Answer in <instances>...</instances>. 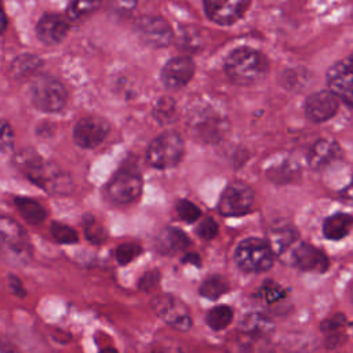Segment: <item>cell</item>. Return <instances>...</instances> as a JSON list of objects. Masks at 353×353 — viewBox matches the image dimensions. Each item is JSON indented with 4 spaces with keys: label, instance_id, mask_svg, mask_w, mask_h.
<instances>
[{
    "label": "cell",
    "instance_id": "cell-18",
    "mask_svg": "<svg viewBox=\"0 0 353 353\" xmlns=\"http://www.w3.org/2000/svg\"><path fill=\"white\" fill-rule=\"evenodd\" d=\"M292 262L305 272L323 273L328 269V258L325 254L307 243H299L292 250Z\"/></svg>",
    "mask_w": 353,
    "mask_h": 353
},
{
    "label": "cell",
    "instance_id": "cell-41",
    "mask_svg": "<svg viewBox=\"0 0 353 353\" xmlns=\"http://www.w3.org/2000/svg\"><path fill=\"white\" fill-rule=\"evenodd\" d=\"M8 287L11 290V292L19 298H23L25 296V288L21 283V280L14 276V274H8Z\"/></svg>",
    "mask_w": 353,
    "mask_h": 353
},
{
    "label": "cell",
    "instance_id": "cell-20",
    "mask_svg": "<svg viewBox=\"0 0 353 353\" xmlns=\"http://www.w3.org/2000/svg\"><path fill=\"white\" fill-rule=\"evenodd\" d=\"M339 154V146L332 139H319L313 143L307 154V163L313 170H320L328 165Z\"/></svg>",
    "mask_w": 353,
    "mask_h": 353
},
{
    "label": "cell",
    "instance_id": "cell-44",
    "mask_svg": "<svg viewBox=\"0 0 353 353\" xmlns=\"http://www.w3.org/2000/svg\"><path fill=\"white\" fill-rule=\"evenodd\" d=\"M99 353H117V350L114 347H103L99 350Z\"/></svg>",
    "mask_w": 353,
    "mask_h": 353
},
{
    "label": "cell",
    "instance_id": "cell-30",
    "mask_svg": "<svg viewBox=\"0 0 353 353\" xmlns=\"http://www.w3.org/2000/svg\"><path fill=\"white\" fill-rule=\"evenodd\" d=\"M98 7H99L98 1H72L66 8V15L69 19L77 21L91 14Z\"/></svg>",
    "mask_w": 353,
    "mask_h": 353
},
{
    "label": "cell",
    "instance_id": "cell-40",
    "mask_svg": "<svg viewBox=\"0 0 353 353\" xmlns=\"http://www.w3.org/2000/svg\"><path fill=\"white\" fill-rule=\"evenodd\" d=\"M150 353H182V352L179 346L172 342H159L152 347Z\"/></svg>",
    "mask_w": 353,
    "mask_h": 353
},
{
    "label": "cell",
    "instance_id": "cell-11",
    "mask_svg": "<svg viewBox=\"0 0 353 353\" xmlns=\"http://www.w3.org/2000/svg\"><path fill=\"white\" fill-rule=\"evenodd\" d=\"M327 84L330 91L353 108V51L330 66Z\"/></svg>",
    "mask_w": 353,
    "mask_h": 353
},
{
    "label": "cell",
    "instance_id": "cell-42",
    "mask_svg": "<svg viewBox=\"0 0 353 353\" xmlns=\"http://www.w3.org/2000/svg\"><path fill=\"white\" fill-rule=\"evenodd\" d=\"M339 197L346 203H353V179L346 188H343V190H341Z\"/></svg>",
    "mask_w": 353,
    "mask_h": 353
},
{
    "label": "cell",
    "instance_id": "cell-45",
    "mask_svg": "<svg viewBox=\"0 0 353 353\" xmlns=\"http://www.w3.org/2000/svg\"><path fill=\"white\" fill-rule=\"evenodd\" d=\"M1 22H3V32L6 30V26H7V18H6V14H4V11H1Z\"/></svg>",
    "mask_w": 353,
    "mask_h": 353
},
{
    "label": "cell",
    "instance_id": "cell-8",
    "mask_svg": "<svg viewBox=\"0 0 353 353\" xmlns=\"http://www.w3.org/2000/svg\"><path fill=\"white\" fill-rule=\"evenodd\" d=\"M254 190L244 181L229 182L221 193L218 210L225 216H237L247 214L254 204Z\"/></svg>",
    "mask_w": 353,
    "mask_h": 353
},
{
    "label": "cell",
    "instance_id": "cell-2",
    "mask_svg": "<svg viewBox=\"0 0 353 353\" xmlns=\"http://www.w3.org/2000/svg\"><path fill=\"white\" fill-rule=\"evenodd\" d=\"M186 127L190 134L200 142L216 143L229 130L226 116L207 103H197L189 110Z\"/></svg>",
    "mask_w": 353,
    "mask_h": 353
},
{
    "label": "cell",
    "instance_id": "cell-39",
    "mask_svg": "<svg viewBox=\"0 0 353 353\" xmlns=\"http://www.w3.org/2000/svg\"><path fill=\"white\" fill-rule=\"evenodd\" d=\"M343 323H345L343 316H341V314H335L334 317H331V319L325 320V321L321 324V330H323L324 332H328V334L335 335V334L338 332V330L343 325Z\"/></svg>",
    "mask_w": 353,
    "mask_h": 353
},
{
    "label": "cell",
    "instance_id": "cell-6",
    "mask_svg": "<svg viewBox=\"0 0 353 353\" xmlns=\"http://www.w3.org/2000/svg\"><path fill=\"white\" fill-rule=\"evenodd\" d=\"M183 150L185 143L182 137L175 131H165L150 142L146 152V159L154 168H171L181 161Z\"/></svg>",
    "mask_w": 353,
    "mask_h": 353
},
{
    "label": "cell",
    "instance_id": "cell-27",
    "mask_svg": "<svg viewBox=\"0 0 353 353\" xmlns=\"http://www.w3.org/2000/svg\"><path fill=\"white\" fill-rule=\"evenodd\" d=\"M233 319V309L228 305H219L208 310L205 316V321L210 328L214 331L225 330Z\"/></svg>",
    "mask_w": 353,
    "mask_h": 353
},
{
    "label": "cell",
    "instance_id": "cell-9",
    "mask_svg": "<svg viewBox=\"0 0 353 353\" xmlns=\"http://www.w3.org/2000/svg\"><path fill=\"white\" fill-rule=\"evenodd\" d=\"M135 33L139 40L152 48L170 46L174 37L171 25L159 15H142L135 21Z\"/></svg>",
    "mask_w": 353,
    "mask_h": 353
},
{
    "label": "cell",
    "instance_id": "cell-17",
    "mask_svg": "<svg viewBox=\"0 0 353 353\" xmlns=\"http://www.w3.org/2000/svg\"><path fill=\"white\" fill-rule=\"evenodd\" d=\"M69 30V23L65 17L54 12H46L40 17L36 25V36L46 46L59 44Z\"/></svg>",
    "mask_w": 353,
    "mask_h": 353
},
{
    "label": "cell",
    "instance_id": "cell-31",
    "mask_svg": "<svg viewBox=\"0 0 353 353\" xmlns=\"http://www.w3.org/2000/svg\"><path fill=\"white\" fill-rule=\"evenodd\" d=\"M175 211L178 214V216L183 222H188V223H193L194 221H197L201 216L200 208L194 203H192L186 199H181V200L176 201Z\"/></svg>",
    "mask_w": 353,
    "mask_h": 353
},
{
    "label": "cell",
    "instance_id": "cell-38",
    "mask_svg": "<svg viewBox=\"0 0 353 353\" xmlns=\"http://www.w3.org/2000/svg\"><path fill=\"white\" fill-rule=\"evenodd\" d=\"M159 279H160V273L157 270H150V272H146L141 280H139V287L141 290H145V291H150L152 288L156 287V284L159 283Z\"/></svg>",
    "mask_w": 353,
    "mask_h": 353
},
{
    "label": "cell",
    "instance_id": "cell-33",
    "mask_svg": "<svg viewBox=\"0 0 353 353\" xmlns=\"http://www.w3.org/2000/svg\"><path fill=\"white\" fill-rule=\"evenodd\" d=\"M52 237L61 243V244H73L77 241V233L70 226L61 223V222H52L50 226Z\"/></svg>",
    "mask_w": 353,
    "mask_h": 353
},
{
    "label": "cell",
    "instance_id": "cell-23",
    "mask_svg": "<svg viewBox=\"0 0 353 353\" xmlns=\"http://www.w3.org/2000/svg\"><path fill=\"white\" fill-rule=\"evenodd\" d=\"M14 204L18 208L19 214L22 215V218L32 225H39L41 223L46 216V208L36 200L30 199V197H23V196H17L14 199Z\"/></svg>",
    "mask_w": 353,
    "mask_h": 353
},
{
    "label": "cell",
    "instance_id": "cell-19",
    "mask_svg": "<svg viewBox=\"0 0 353 353\" xmlns=\"http://www.w3.org/2000/svg\"><path fill=\"white\" fill-rule=\"evenodd\" d=\"M189 247V237L176 228H165L156 237V248L164 255H174Z\"/></svg>",
    "mask_w": 353,
    "mask_h": 353
},
{
    "label": "cell",
    "instance_id": "cell-14",
    "mask_svg": "<svg viewBox=\"0 0 353 353\" xmlns=\"http://www.w3.org/2000/svg\"><path fill=\"white\" fill-rule=\"evenodd\" d=\"M339 106V98L330 90H321L310 94L305 101L306 117L313 123H324L335 116Z\"/></svg>",
    "mask_w": 353,
    "mask_h": 353
},
{
    "label": "cell",
    "instance_id": "cell-15",
    "mask_svg": "<svg viewBox=\"0 0 353 353\" xmlns=\"http://www.w3.org/2000/svg\"><path fill=\"white\" fill-rule=\"evenodd\" d=\"M0 234L3 247L17 256L25 259L30 256V244L25 230L11 218L3 216L0 221Z\"/></svg>",
    "mask_w": 353,
    "mask_h": 353
},
{
    "label": "cell",
    "instance_id": "cell-1",
    "mask_svg": "<svg viewBox=\"0 0 353 353\" xmlns=\"http://www.w3.org/2000/svg\"><path fill=\"white\" fill-rule=\"evenodd\" d=\"M269 70L266 55L251 47H239L225 58V72L237 85H252L265 79Z\"/></svg>",
    "mask_w": 353,
    "mask_h": 353
},
{
    "label": "cell",
    "instance_id": "cell-34",
    "mask_svg": "<svg viewBox=\"0 0 353 353\" xmlns=\"http://www.w3.org/2000/svg\"><path fill=\"white\" fill-rule=\"evenodd\" d=\"M141 252H142V248H141L139 244H137V243H124V244H120L116 248L114 256H116V261L120 265H127L132 259H135Z\"/></svg>",
    "mask_w": 353,
    "mask_h": 353
},
{
    "label": "cell",
    "instance_id": "cell-21",
    "mask_svg": "<svg viewBox=\"0 0 353 353\" xmlns=\"http://www.w3.org/2000/svg\"><path fill=\"white\" fill-rule=\"evenodd\" d=\"M240 328L250 338H265L273 332L274 324L268 316L251 312L241 319Z\"/></svg>",
    "mask_w": 353,
    "mask_h": 353
},
{
    "label": "cell",
    "instance_id": "cell-26",
    "mask_svg": "<svg viewBox=\"0 0 353 353\" xmlns=\"http://www.w3.org/2000/svg\"><path fill=\"white\" fill-rule=\"evenodd\" d=\"M298 172H299V168L295 163L284 160L281 163L270 165L266 171V175L273 182L287 183V182H291L298 175Z\"/></svg>",
    "mask_w": 353,
    "mask_h": 353
},
{
    "label": "cell",
    "instance_id": "cell-36",
    "mask_svg": "<svg viewBox=\"0 0 353 353\" xmlns=\"http://www.w3.org/2000/svg\"><path fill=\"white\" fill-rule=\"evenodd\" d=\"M84 230H85V236L94 243H101L106 236L102 226L97 225L94 219H91L90 222L88 221L84 222Z\"/></svg>",
    "mask_w": 353,
    "mask_h": 353
},
{
    "label": "cell",
    "instance_id": "cell-37",
    "mask_svg": "<svg viewBox=\"0 0 353 353\" xmlns=\"http://www.w3.org/2000/svg\"><path fill=\"white\" fill-rule=\"evenodd\" d=\"M0 145H1V152L6 153L7 150L12 149L14 145V134L11 127L6 120L1 123V137H0Z\"/></svg>",
    "mask_w": 353,
    "mask_h": 353
},
{
    "label": "cell",
    "instance_id": "cell-29",
    "mask_svg": "<svg viewBox=\"0 0 353 353\" xmlns=\"http://www.w3.org/2000/svg\"><path fill=\"white\" fill-rule=\"evenodd\" d=\"M153 116L160 124L172 123V120L176 117V105L172 98L163 97L157 101L153 109Z\"/></svg>",
    "mask_w": 353,
    "mask_h": 353
},
{
    "label": "cell",
    "instance_id": "cell-10",
    "mask_svg": "<svg viewBox=\"0 0 353 353\" xmlns=\"http://www.w3.org/2000/svg\"><path fill=\"white\" fill-rule=\"evenodd\" d=\"M154 313L172 328L186 332L192 328V316L188 306L178 298L161 294L152 302Z\"/></svg>",
    "mask_w": 353,
    "mask_h": 353
},
{
    "label": "cell",
    "instance_id": "cell-7",
    "mask_svg": "<svg viewBox=\"0 0 353 353\" xmlns=\"http://www.w3.org/2000/svg\"><path fill=\"white\" fill-rule=\"evenodd\" d=\"M142 176L135 165H123L106 186L108 197L117 204H130L142 192Z\"/></svg>",
    "mask_w": 353,
    "mask_h": 353
},
{
    "label": "cell",
    "instance_id": "cell-16",
    "mask_svg": "<svg viewBox=\"0 0 353 353\" xmlns=\"http://www.w3.org/2000/svg\"><path fill=\"white\" fill-rule=\"evenodd\" d=\"M203 6L207 17L211 21L219 25H230L244 15L247 7L250 6V1L210 0V1H204Z\"/></svg>",
    "mask_w": 353,
    "mask_h": 353
},
{
    "label": "cell",
    "instance_id": "cell-5",
    "mask_svg": "<svg viewBox=\"0 0 353 353\" xmlns=\"http://www.w3.org/2000/svg\"><path fill=\"white\" fill-rule=\"evenodd\" d=\"M29 97L34 108L46 113H55L65 108L68 92L55 77L44 74L36 77L29 87Z\"/></svg>",
    "mask_w": 353,
    "mask_h": 353
},
{
    "label": "cell",
    "instance_id": "cell-32",
    "mask_svg": "<svg viewBox=\"0 0 353 353\" xmlns=\"http://www.w3.org/2000/svg\"><path fill=\"white\" fill-rule=\"evenodd\" d=\"M256 296L266 303H274L285 296V291L273 281H265L256 291Z\"/></svg>",
    "mask_w": 353,
    "mask_h": 353
},
{
    "label": "cell",
    "instance_id": "cell-28",
    "mask_svg": "<svg viewBox=\"0 0 353 353\" xmlns=\"http://www.w3.org/2000/svg\"><path fill=\"white\" fill-rule=\"evenodd\" d=\"M41 63V59L36 54H21L14 58L10 65V70L15 77L28 76L33 73Z\"/></svg>",
    "mask_w": 353,
    "mask_h": 353
},
{
    "label": "cell",
    "instance_id": "cell-3",
    "mask_svg": "<svg viewBox=\"0 0 353 353\" xmlns=\"http://www.w3.org/2000/svg\"><path fill=\"white\" fill-rule=\"evenodd\" d=\"M19 167L26 178L47 192L65 194L72 189L70 178L54 164L40 159L36 153L21 156Z\"/></svg>",
    "mask_w": 353,
    "mask_h": 353
},
{
    "label": "cell",
    "instance_id": "cell-4",
    "mask_svg": "<svg viewBox=\"0 0 353 353\" xmlns=\"http://www.w3.org/2000/svg\"><path fill=\"white\" fill-rule=\"evenodd\" d=\"M233 258L241 270L248 273H261L272 268L274 251L268 241L258 237H248L239 243Z\"/></svg>",
    "mask_w": 353,
    "mask_h": 353
},
{
    "label": "cell",
    "instance_id": "cell-46",
    "mask_svg": "<svg viewBox=\"0 0 353 353\" xmlns=\"http://www.w3.org/2000/svg\"><path fill=\"white\" fill-rule=\"evenodd\" d=\"M1 353H17V352H15L14 349H11V347H8V346L4 345V346L1 347Z\"/></svg>",
    "mask_w": 353,
    "mask_h": 353
},
{
    "label": "cell",
    "instance_id": "cell-12",
    "mask_svg": "<svg viewBox=\"0 0 353 353\" xmlns=\"http://www.w3.org/2000/svg\"><path fill=\"white\" fill-rule=\"evenodd\" d=\"M110 130L109 123L99 116H84L73 127V139L77 146L91 149L103 142Z\"/></svg>",
    "mask_w": 353,
    "mask_h": 353
},
{
    "label": "cell",
    "instance_id": "cell-47",
    "mask_svg": "<svg viewBox=\"0 0 353 353\" xmlns=\"http://www.w3.org/2000/svg\"><path fill=\"white\" fill-rule=\"evenodd\" d=\"M349 296H350V301L353 302V283H352L350 287H349Z\"/></svg>",
    "mask_w": 353,
    "mask_h": 353
},
{
    "label": "cell",
    "instance_id": "cell-22",
    "mask_svg": "<svg viewBox=\"0 0 353 353\" xmlns=\"http://www.w3.org/2000/svg\"><path fill=\"white\" fill-rule=\"evenodd\" d=\"M353 225V216L338 212L325 218L323 223V233L330 240H341L350 232Z\"/></svg>",
    "mask_w": 353,
    "mask_h": 353
},
{
    "label": "cell",
    "instance_id": "cell-43",
    "mask_svg": "<svg viewBox=\"0 0 353 353\" xmlns=\"http://www.w3.org/2000/svg\"><path fill=\"white\" fill-rule=\"evenodd\" d=\"M182 262H186V263H192V265H194V266H200V263H201V259H200L199 254H196V252H188V254H185V255H183V258H182Z\"/></svg>",
    "mask_w": 353,
    "mask_h": 353
},
{
    "label": "cell",
    "instance_id": "cell-24",
    "mask_svg": "<svg viewBox=\"0 0 353 353\" xmlns=\"http://www.w3.org/2000/svg\"><path fill=\"white\" fill-rule=\"evenodd\" d=\"M298 239V233L290 225L277 226L270 232V247L276 254L285 251Z\"/></svg>",
    "mask_w": 353,
    "mask_h": 353
},
{
    "label": "cell",
    "instance_id": "cell-25",
    "mask_svg": "<svg viewBox=\"0 0 353 353\" xmlns=\"http://www.w3.org/2000/svg\"><path fill=\"white\" fill-rule=\"evenodd\" d=\"M229 283L228 280L221 276V274H212L208 276L200 285L199 292L201 296L207 298V299H218L221 295L226 294L229 291Z\"/></svg>",
    "mask_w": 353,
    "mask_h": 353
},
{
    "label": "cell",
    "instance_id": "cell-35",
    "mask_svg": "<svg viewBox=\"0 0 353 353\" xmlns=\"http://www.w3.org/2000/svg\"><path fill=\"white\" fill-rule=\"evenodd\" d=\"M196 233L199 237L204 240H211L218 234V223L212 218L205 216L199 222L196 228Z\"/></svg>",
    "mask_w": 353,
    "mask_h": 353
},
{
    "label": "cell",
    "instance_id": "cell-13",
    "mask_svg": "<svg viewBox=\"0 0 353 353\" xmlns=\"http://www.w3.org/2000/svg\"><path fill=\"white\" fill-rule=\"evenodd\" d=\"M194 74V62L188 55L171 58L164 63L160 72L161 83L168 90H181Z\"/></svg>",
    "mask_w": 353,
    "mask_h": 353
}]
</instances>
